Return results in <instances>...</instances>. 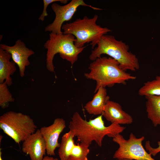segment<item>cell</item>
<instances>
[{
    "instance_id": "23",
    "label": "cell",
    "mask_w": 160,
    "mask_h": 160,
    "mask_svg": "<svg viewBox=\"0 0 160 160\" xmlns=\"http://www.w3.org/2000/svg\"><path fill=\"white\" fill-rule=\"evenodd\" d=\"M1 149H0V160H3L1 156L2 155V152L1 151Z\"/></svg>"
},
{
    "instance_id": "15",
    "label": "cell",
    "mask_w": 160,
    "mask_h": 160,
    "mask_svg": "<svg viewBox=\"0 0 160 160\" xmlns=\"http://www.w3.org/2000/svg\"><path fill=\"white\" fill-rule=\"evenodd\" d=\"M147 117L156 127L160 125V96L145 97Z\"/></svg>"
},
{
    "instance_id": "4",
    "label": "cell",
    "mask_w": 160,
    "mask_h": 160,
    "mask_svg": "<svg viewBox=\"0 0 160 160\" xmlns=\"http://www.w3.org/2000/svg\"><path fill=\"white\" fill-rule=\"evenodd\" d=\"M98 17L96 15L91 18L85 16L82 19L79 18L73 22L64 24L62 27L63 33L73 35L76 39L74 44L77 47L82 48L86 43H90L93 49L102 37L111 31L97 24Z\"/></svg>"
},
{
    "instance_id": "22",
    "label": "cell",
    "mask_w": 160,
    "mask_h": 160,
    "mask_svg": "<svg viewBox=\"0 0 160 160\" xmlns=\"http://www.w3.org/2000/svg\"><path fill=\"white\" fill-rule=\"evenodd\" d=\"M54 159L52 157L47 156L44 157L43 160H54Z\"/></svg>"
},
{
    "instance_id": "21",
    "label": "cell",
    "mask_w": 160,
    "mask_h": 160,
    "mask_svg": "<svg viewBox=\"0 0 160 160\" xmlns=\"http://www.w3.org/2000/svg\"><path fill=\"white\" fill-rule=\"evenodd\" d=\"M158 146L157 147L153 148L151 147L150 141H146L145 145V148L151 156H155L157 153L160 152V141L158 142Z\"/></svg>"
},
{
    "instance_id": "25",
    "label": "cell",
    "mask_w": 160,
    "mask_h": 160,
    "mask_svg": "<svg viewBox=\"0 0 160 160\" xmlns=\"http://www.w3.org/2000/svg\"><path fill=\"white\" fill-rule=\"evenodd\" d=\"M54 160H58V159L57 158H55L54 159Z\"/></svg>"
},
{
    "instance_id": "14",
    "label": "cell",
    "mask_w": 160,
    "mask_h": 160,
    "mask_svg": "<svg viewBox=\"0 0 160 160\" xmlns=\"http://www.w3.org/2000/svg\"><path fill=\"white\" fill-rule=\"evenodd\" d=\"M109 98L105 88L101 87L96 92L92 99L86 104L84 108L90 114L102 115Z\"/></svg>"
},
{
    "instance_id": "11",
    "label": "cell",
    "mask_w": 160,
    "mask_h": 160,
    "mask_svg": "<svg viewBox=\"0 0 160 160\" xmlns=\"http://www.w3.org/2000/svg\"><path fill=\"white\" fill-rule=\"evenodd\" d=\"M22 150L29 155L31 160H43L46 152V146L40 129L23 141Z\"/></svg>"
},
{
    "instance_id": "20",
    "label": "cell",
    "mask_w": 160,
    "mask_h": 160,
    "mask_svg": "<svg viewBox=\"0 0 160 160\" xmlns=\"http://www.w3.org/2000/svg\"><path fill=\"white\" fill-rule=\"evenodd\" d=\"M68 0H43L44 7L42 13L38 18V20L44 21L45 17L48 15L47 11V8L49 4L56 2H59L62 4H66Z\"/></svg>"
},
{
    "instance_id": "3",
    "label": "cell",
    "mask_w": 160,
    "mask_h": 160,
    "mask_svg": "<svg viewBox=\"0 0 160 160\" xmlns=\"http://www.w3.org/2000/svg\"><path fill=\"white\" fill-rule=\"evenodd\" d=\"M129 49L128 45L114 36L105 35L91 51L89 59L93 61L106 54L117 61L124 71H135L139 69L140 64L136 56L129 52Z\"/></svg>"
},
{
    "instance_id": "19",
    "label": "cell",
    "mask_w": 160,
    "mask_h": 160,
    "mask_svg": "<svg viewBox=\"0 0 160 160\" xmlns=\"http://www.w3.org/2000/svg\"><path fill=\"white\" fill-rule=\"evenodd\" d=\"M15 99L12 96L5 82L0 83V106L2 109L8 107L9 103L14 101Z\"/></svg>"
},
{
    "instance_id": "17",
    "label": "cell",
    "mask_w": 160,
    "mask_h": 160,
    "mask_svg": "<svg viewBox=\"0 0 160 160\" xmlns=\"http://www.w3.org/2000/svg\"><path fill=\"white\" fill-rule=\"evenodd\" d=\"M139 95L145 97L160 96V76H156L155 79L145 82L139 89Z\"/></svg>"
},
{
    "instance_id": "1",
    "label": "cell",
    "mask_w": 160,
    "mask_h": 160,
    "mask_svg": "<svg viewBox=\"0 0 160 160\" xmlns=\"http://www.w3.org/2000/svg\"><path fill=\"white\" fill-rule=\"evenodd\" d=\"M102 115L89 121L83 119L77 112L73 114L69 122V128L81 142L90 145L93 141L101 147L103 140L107 135L114 137L120 134L126 127L115 123L105 126Z\"/></svg>"
},
{
    "instance_id": "5",
    "label": "cell",
    "mask_w": 160,
    "mask_h": 160,
    "mask_svg": "<svg viewBox=\"0 0 160 160\" xmlns=\"http://www.w3.org/2000/svg\"><path fill=\"white\" fill-rule=\"evenodd\" d=\"M49 36L44 46L47 49L46 68L50 72L55 71L53 60L55 55L59 53L60 57L69 62L72 67L78 60L79 55L87 47L81 48L76 47L74 44L76 38L71 34L50 33Z\"/></svg>"
},
{
    "instance_id": "8",
    "label": "cell",
    "mask_w": 160,
    "mask_h": 160,
    "mask_svg": "<svg viewBox=\"0 0 160 160\" xmlns=\"http://www.w3.org/2000/svg\"><path fill=\"white\" fill-rule=\"evenodd\" d=\"M80 6L89 7L95 10H102L86 4L83 0H72L63 6L55 3H53L51 7L55 14V17L52 23L45 27V31L56 34L63 33L61 30L63 23L70 20Z\"/></svg>"
},
{
    "instance_id": "9",
    "label": "cell",
    "mask_w": 160,
    "mask_h": 160,
    "mask_svg": "<svg viewBox=\"0 0 160 160\" xmlns=\"http://www.w3.org/2000/svg\"><path fill=\"white\" fill-rule=\"evenodd\" d=\"M0 48L11 55L13 61L18 66L20 76L23 77L26 67L30 64L28 58L35 54L34 51L27 47L25 43L20 39L12 46L0 44Z\"/></svg>"
},
{
    "instance_id": "6",
    "label": "cell",
    "mask_w": 160,
    "mask_h": 160,
    "mask_svg": "<svg viewBox=\"0 0 160 160\" xmlns=\"http://www.w3.org/2000/svg\"><path fill=\"white\" fill-rule=\"evenodd\" d=\"M0 128L19 144L35 132L37 126L29 116L9 111L0 116Z\"/></svg>"
},
{
    "instance_id": "2",
    "label": "cell",
    "mask_w": 160,
    "mask_h": 160,
    "mask_svg": "<svg viewBox=\"0 0 160 160\" xmlns=\"http://www.w3.org/2000/svg\"><path fill=\"white\" fill-rule=\"evenodd\" d=\"M88 68L89 72L85 73L84 76L96 81L95 93L101 87H111L116 84L125 85L127 81L136 79L122 69L119 63L110 57L97 58L89 64Z\"/></svg>"
},
{
    "instance_id": "10",
    "label": "cell",
    "mask_w": 160,
    "mask_h": 160,
    "mask_svg": "<svg viewBox=\"0 0 160 160\" xmlns=\"http://www.w3.org/2000/svg\"><path fill=\"white\" fill-rule=\"evenodd\" d=\"M65 127V121L63 118H58L54 120L51 125L41 127L40 129L46 143L47 155H55V149L60 145L58 142L59 136Z\"/></svg>"
},
{
    "instance_id": "13",
    "label": "cell",
    "mask_w": 160,
    "mask_h": 160,
    "mask_svg": "<svg viewBox=\"0 0 160 160\" xmlns=\"http://www.w3.org/2000/svg\"><path fill=\"white\" fill-rule=\"evenodd\" d=\"M11 55L0 48V83L5 82L8 86L12 84V75L17 70L16 64L11 61Z\"/></svg>"
},
{
    "instance_id": "16",
    "label": "cell",
    "mask_w": 160,
    "mask_h": 160,
    "mask_svg": "<svg viewBox=\"0 0 160 160\" xmlns=\"http://www.w3.org/2000/svg\"><path fill=\"white\" fill-rule=\"evenodd\" d=\"M74 134L71 130L64 134L62 137L58 155L60 160H70L71 153L75 145Z\"/></svg>"
},
{
    "instance_id": "12",
    "label": "cell",
    "mask_w": 160,
    "mask_h": 160,
    "mask_svg": "<svg viewBox=\"0 0 160 160\" xmlns=\"http://www.w3.org/2000/svg\"><path fill=\"white\" fill-rule=\"evenodd\" d=\"M102 115L111 124H129L133 122L132 117L122 110L119 103L110 100L106 103Z\"/></svg>"
},
{
    "instance_id": "7",
    "label": "cell",
    "mask_w": 160,
    "mask_h": 160,
    "mask_svg": "<svg viewBox=\"0 0 160 160\" xmlns=\"http://www.w3.org/2000/svg\"><path fill=\"white\" fill-rule=\"evenodd\" d=\"M145 137L137 138L131 132L129 139L126 140L119 134L113 138V141L119 145L113 158L117 159H127L135 160H155L143 148L142 142Z\"/></svg>"
},
{
    "instance_id": "24",
    "label": "cell",
    "mask_w": 160,
    "mask_h": 160,
    "mask_svg": "<svg viewBox=\"0 0 160 160\" xmlns=\"http://www.w3.org/2000/svg\"><path fill=\"white\" fill-rule=\"evenodd\" d=\"M133 160L131 159H116V160Z\"/></svg>"
},
{
    "instance_id": "18",
    "label": "cell",
    "mask_w": 160,
    "mask_h": 160,
    "mask_svg": "<svg viewBox=\"0 0 160 160\" xmlns=\"http://www.w3.org/2000/svg\"><path fill=\"white\" fill-rule=\"evenodd\" d=\"M89 145L82 142L75 144L71 153L70 160H88Z\"/></svg>"
}]
</instances>
